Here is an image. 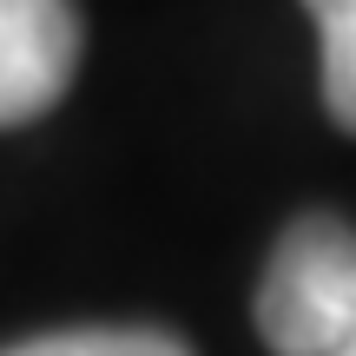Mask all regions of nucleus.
Returning a JSON list of instances; mask_svg holds the SVG:
<instances>
[{
  "label": "nucleus",
  "mask_w": 356,
  "mask_h": 356,
  "mask_svg": "<svg viewBox=\"0 0 356 356\" xmlns=\"http://www.w3.org/2000/svg\"><path fill=\"white\" fill-rule=\"evenodd\" d=\"M323 53V106L343 132H356V0H304Z\"/></svg>",
  "instance_id": "3"
},
{
  "label": "nucleus",
  "mask_w": 356,
  "mask_h": 356,
  "mask_svg": "<svg viewBox=\"0 0 356 356\" xmlns=\"http://www.w3.org/2000/svg\"><path fill=\"white\" fill-rule=\"evenodd\" d=\"M79 66L73 0H0V126L53 113Z\"/></svg>",
  "instance_id": "2"
},
{
  "label": "nucleus",
  "mask_w": 356,
  "mask_h": 356,
  "mask_svg": "<svg viewBox=\"0 0 356 356\" xmlns=\"http://www.w3.org/2000/svg\"><path fill=\"white\" fill-rule=\"evenodd\" d=\"M330 356H356V330H350V337H343V343H337Z\"/></svg>",
  "instance_id": "5"
},
{
  "label": "nucleus",
  "mask_w": 356,
  "mask_h": 356,
  "mask_svg": "<svg viewBox=\"0 0 356 356\" xmlns=\"http://www.w3.org/2000/svg\"><path fill=\"white\" fill-rule=\"evenodd\" d=\"M0 356H191V350L165 330H145V323H106V330H53Z\"/></svg>",
  "instance_id": "4"
},
{
  "label": "nucleus",
  "mask_w": 356,
  "mask_h": 356,
  "mask_svg": "<svg viewBox=\"0 0 356 356\" xmlns=\"http://www.w3.org/2000/svg\"><path fill=\"white\" fill-rule=\"evenodd\" d=\"M356 330V231L330 211L297 218L257 284V337L270 356H330Z\"/></svg>",
  "instance_id": "1"
}]
</instances>
